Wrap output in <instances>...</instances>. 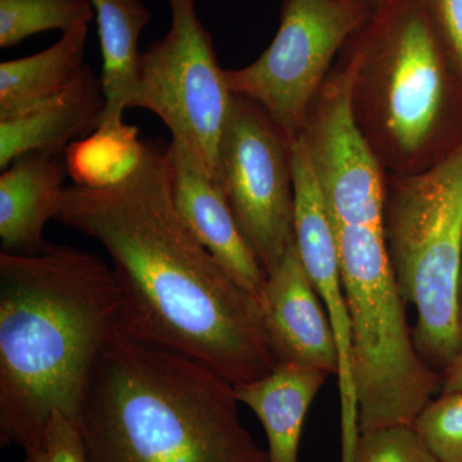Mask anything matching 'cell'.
Returning <instances> with one entry per match:
<instances>
[{"instance_id":"2e32d148","label":"cell","mask_w":462,"mask_h":462,"mask_svg":"<svg viewBox=\"0 0 462 462\" xmlns=\"http://www.w3.org/2000/svg\"><path fill=\"white\" fill-rule=\"evenodd\" d=\"M330 376L322 370L282 363L263 378L234 385L239 402L263 424L270 462H298L307 413Z\"/></svg>"},{"instance_id":"484cf974","label":"cell","mask_w":462,"mask_h":462,"mask_svg":"<svg viewBox=\"0 0 462 462\" xmlns=\"http://www.w3.org/2000/svg\"><path fill=\"white\" fill-rule=\"evenodd\" d=\"M169 5H173V3H196V0H167Z\"/></svg>"},{"instance_id":"ffe728a7","label":"cell","mask_w":462,"mask_h":462,"mask_svg":"<svg viewBox=\"0 0 462 462\" xmlns=\"http://www.w3.org/2000/svg\"><path fill=\"white\" fill-rule=\"evenodd\" d=\"M96 17L89 0H0V47L12 48L36 33L67 32Z\"/></svg>"},{"instance_id":"603a6c76","label":"cell","mask_w":462,"mask_h":462,"mask_svg":"<svg viewBox=\"0 0 462 462\" xmlns=\"http://www.w3.org/2000/svg\"><path fill=\"white\" fill-rule=\"evenodd\" d=\"M25 455V462H89L80 430L60 412L53 413Z\"/></svg>"},{"instance_id":"83f0119b","label":"cell","mask_w":462,"mask_h":462,"mask_svg":"<svg viewBox=\"0 0 462 462\" xmlns=\"http://www.w3.org/2000/svg\"><path fill=\"white\" fill-rule=\"evenodd\" d=\"M373 2H374V3H376V2H378V0H373Z\"/></svg>"},{"instance_id":"ba28073f","label":"cell","mask_w":462,"mask_h":462,"mask_svg":"<svg viewBox=\"0 0 462 462\" xmlns=\"http://www.w3.org/2000/svg\"><path fill=\"white\" fill-rule=\"evenodd\" d=\"M170 8L169 32L139 56L130 108L157 115L172 141L187 145L217 179L218 151L234 94L194 3H173Z\"/></svg>"},{"instance_id":"52a82bcc","label":"cell","mask_w":462,"mask_h":462,"mask_svg":"<svg viewBox=\"0 0 462 462\" xmlns=\"http://www.w3.org/2000/svg\"><path fill=\"white\" fill-rule=\"evenodd\" d=\"M374 5L373 0H282L275 38L254 62L224 69L227 88L257 103L296 142L334 60Z\"/></svg>"},{"instance_id":"30bf717a","label":"cell","mask_w":462,"mask_h":462,"mask_svg":"<svg viewBox=\"0 0 462 462\" xmlns=\"http://www.w3.org/2000/svg\"><path fill=\"white\" fill-rule=\"evenodd\" d=\"M352 75L351 60L340 51L300 139L333 226L382 227L385 172L356 123Z\"/></svg>"},{"instance_id":"d4e9b609","label":"cell","mask_w":462,"mask_h":462,"mask_svg":"<svg viewBox=\"0 0 462 462\" xmlns=\"http://www.w3.org/2000/svg\"><path fill=\"white\" fill-rule=\"evenodd\" d=\"M460 322L462 330V300ZM440 391H442V393L462 392V349L456 356L454 361L440 373Z\"/></svg>"},{"instance_id":"277c9868","label":"cell","mask_w":462,"mask_h":462,"mask_svg":"<svg viewBox=\"0 0 462 462\" xmlns=\"http://www.w3.org/2000/svg\"><path fill=\"white\" fill-rule=\"evenodd\" d=\"M342 51L356 123L385 173H420L462 144L449 130L462 85L424 0H378Z\"/></svg>"},{"instance_id":"8fae6325","label":"cell","mask_w":462,"mask_h":462,"mask_svg":"<svg viewBox=\"0 0 462 462\" xmlns=\"http://www.w3.org/2000/svg\"><path fill=\"white\" fill-rule=\"evenodd\" d=\"M291 165L296 205V247L310 281L327 310L336 336L339 355L337 379L340 394L342 462H355L361 431L351 373V321L340 272L338 243L300 139L294 142Z\"/></svg>"},{"instance_id":"d6986e66","label":"cell","mask_w":462,"mask_h":462,"mask_svg":"<svg viewBox=\"0 0 462 462\" xmlns=\"http://www.w3.org/2000/svg\"><path fill=\"white\" fill-rule=\"evenodd\" d=\"M143 141L132 125L98 127L88 138L72 143L65 157L75 185L105 187L127 175L141 157Z\"/></svg>"},{"instance_id":"7a4b0ae2","label":"cell","mask_w":462,"mask_h":462,"mask_svg":"<svg viewBox=\"0 0 462 462\" xmlns=\"http://www.w3.org/2000/svg\"><path fill=\"white\" fill-rule=\"evenodd\" d=\"M114 270L91 252L45 242L0 254V437L25 451L60 412L78 425L85 388L118 330Z\"/></svg>"},{"instance_id":"9c48e42d","label":"cell","mask_w":462,"mask_h":462,"mask_svg":"<svg viewBox=\"0 0 462 462\" xmlns=\"http://www.w3.org/2000/svg\"><path fill=\"white\" fill-rule=\"evenodd\" d=\"M293 143L257 103L234 94L216 180L267 276L296 242Z\"/></svg>"},{"instance_id":"3957f363","label":"cell","mask_w":462,"mask_h":462,"mask_svg":"<svg viewBox=\"0 0 462 462\" xmlns=\"http://www.w3.org/2000/svg\"><path fill=\"white\" fill-rule=\"evenodd\" d=\"M214 370L116 331L85 388L78 427L89 462H270Z\"/></svg>"},{"instance_id":"44dd1931","label":"cell","mask_w":462,"mask_h":462,"mask_svg":"<svg viewBox=\"0 0 462 462\" xmlns=\"http://www.w3.org/2000/svg\"><path fill=\"white\" fill-rule=\"evenodd\" d=\"M412 428L438 461L462 462V392L430 401Z\"/></svg>"},{"instance_id":"6da1fadb","label":"cell","mask_w":462,"mask_h":462,"mask_svg":"<svg viewBox=\"0 0 462 462\" xmlns=\"http://www.w3.org/2000/svg\"><path fill=\"white\" fill-rule=\"evenodd\" d=\"M54 220L107 251L120 291L118 329L126 336L199 361L233 385L278 366L261 303L176 209L167 148L143 141L138 162L120 180L65 188Z\"/></svg>"},{"instance_id":"ac0fdd59","label":"cell","mask_w":462,"mask_h":462,"mask_svg":"<svg viewBox=\"0 0 462 462\" xmlns=\"http://www.w3.org/2000/svg\"><path fill=\"white\" fill-rule=\"evenodd\" d=\"M89 25L63 32L60 41L32 56L0 65V117L41 105L65 90L80 74Z\"/></svg>"},{"instance_id":"9a60e30c","label":"cell","mask_w":462,"mask_h":462,"mask_svg":"<svg viewBox=\"0 0 462 462\" xmlns=\"http://www.w3.org/2000/svg\"><path fill=\"white\" fill-rule=\"evenodd\" d=\"M69 176L65 154L27 152L0 175V239L3 252L29 254L44 245V229L56 216Z\"/></svg>"},{"instance_id":"5bb4252c","label":"cell","mask_w":462,"mask_h":462,"mask_svg":"<svg viewBox=\"0 0 462 462\" xmlns=\"http://www.w3.org/2000/svg\"><path fill=\"white\" fill-rule=\"evenodd\" d=\"M107 108L103 79L85 65L65 90L41 105L0 117V169L27 152L65 154L98 130Z\"/></svg>"},{"instance_id":"4316f807","label":"cell","mask_w":462,"mask_h":462,"mask_svg":"<svg viewBox=\"0 0 462 462\" xmlns=\"http://www.w3.org/2000/svg\"><path fill=\"white\" fill-rule=\"evenodd\" d=\"M461 300H462V282H461Z\"/></svg>"},{"instance_id":"7c38bea8","label":"cell","mask_w":462,"mask_h":462,"mask_svg":"<svg viewBox=\"0 0 462 462\" xmlns=\"http://www.w3.org/2000/svg\"><path fill=\"white\" fill-rule=\"evenodd\" d=\"M173 202L193 236L261 303L267 273L245 239L220 185L187 145H167Z\"/></svg>"},{"instance_id":"7402d4cb","label":"cell","mask_w":462,"mask_h":462,"mask_svg":"<svg viewBox=\"0 0 462 462\" xmlns=\"http://www.w3.org/2000/svg\"><path fill=\"white\" fill-rule=\"evenodd\" d=\"M355 462H439L412 427L383 428L361 433Z\"/></svg>"},{"instance_id":"5b68a950","label":"cell","mask_w":462,"mask_h":462,"mask_svg":"<svg viewBox=\"0 0 462 462\" xmlns=\"http://www.w3.org/2000/svg\"><path fill=\"white\" fill-rule=\"evenodd\" d=\"M383 236L416 348L438 373L462 349V144L413 175L385 173Z\"/></svg>"},{"instance_id":"8992f818","label":"cell","mask_w":462,"mask_h":462,"mask_svg":"<svg viewBox=\"0 0 462 462\" xmlns=\"http://www.w3.org/2000/svg\"><path fill=\"white\" fill-rule=\"evenodd\" d=\"M333 227L351 321L360 431L412 427L440 389V373L416 348L382 227Z\"/></svg>"},{"instance_id":"e0dca14e","label":"cell","mask_w":462,"mask_h":462,"mask_svg":"<svg viewBox=\"0 0 462 462\" xmlns=\"http://www.w3.org/2000/svg\"><path fill=\"white\" fill-rule=\"evenodd\" d=\"M96 12L107 108L102 127L124 124L136 84L139 42L152 14L142 0H89ZM99 126V127H100Z\"/></svg>"},{"instance_id":"cb8c5ba5","label":"cell","mask_w":462,"mask_h":462,"mask_svg":"<svg viewBox=\"0 0 462 462\" xmlns=\"http://www.w3.org/2000/svg\"><path fill=\"white\" fill-rule=\"evenodd\" d=\"M462 85V0H424Z\"/></svg>"},{"instance_id":"4fadbf2b","label":"cell","mask_w":462,"mask_h":462,"mask_svg":"<svg viewBox=\"0 0 462 462\" xmlns=\"http://www.w3.org/2000/svg\"><path fill=\"white\" fill-rule=\"evenodd\" d=\"M324 309L294 242L267 276L261 300L264 330L279 364L300 365L338 376V346Z\"/></svg>"}]
</instances>
